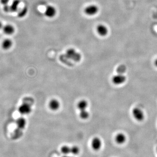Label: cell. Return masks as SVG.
Masks as SVG:
<instances>
[{
	"label": "cell",
	"mask_w": 157,
	"mask_h": 157,
	"mask_svg": "<svg viewBox=\"0 0 157 157\" xmlns=\"http://www.w3.org/2000/svg\"><path fill=\"white\" fill-rule=\"evenodd\" d=\"M60 151L64 155H69L71 154V147L68 145H63L60 148Z\"/></svg>",
	"instance_id": "15"
},
{
	"label": "cell",
	"mask_w": 157,
	"mask_h": 157,
	"mask_svg": "<svg viewBox=\"0 0 157 157\" xmlns=\"http://www.w3.org/2000/svg\"><path fill=\"white\" fill-rule=\"evenodd\" d=\"M19 111L22 115L30 114L31 111V105L29 103L24 102L19 107Z\"/></svg>",
	"instance_id": "5"
},
{
	"label": "cell",
	"mask_w": 157,
	"mask_h": 157,
	"mask_svg": "<svg viewBox=\"0 0 157 157\" xmlns=\"http://www.w3.org/2000/svg\"><path fill=\"white\" fill-rule=\"evenodd\" d=\"M97 33L101 36H105L108 33V29L105 25L100 24L97 25L96 28Z\"/></svg>",
	"instance_id": "8"
},
{
	"label": "cell",
	"mask_w": 157,
	"mask_h": 157,
	"mask_svg": "<svg viewBox=\"0 0 157 157\" xmlns=\"http://www.w3.org/2000/svg\"><path fill=\"white\" fill-rule=\"evenodd\" d=\"M60 106L59 102L57 99H52L49 102V108L53 111H56V110H58L60 107Z\"/></svg>",
	"instance_id": "10"
},
{
	"label": "cell",
	"mask_w": 157,
	"mask_h": 157,
	"mask_svg": "<svg viewBox=\"0 0 157 157\" xmlns=\"http://www.w3.org/2000/svg\"><path fill=\"white\" fill-rule=\"evenodd\" d=\"M57 14V10L54 7L48 5L46 7L45 11V15L48 18H52L54 17Z\"/></svg>",
	"instance_id": "7"
},
{
	"label": "cell",
	"mask_w": 157,
	"mask_h": 157,
	"mask_svg": "<svg viewBox=\"0 0 157 157\" xmlns=\"http://www.w3.org/2000/svg\"><path fill=\"white\" fill-rule=\"evenodd\" d=\"M89 113L88 111H86V110H80V116L81 118L82 119H86L89 117Z\"/></svg>",
	"instance_id": "18"
},
{
	"label": "cell",
	"mask_w": 157,
	"mask_h": 157,
	"mask_svg": "<svg viewBox=\"0 0 157 157\" xmlns=\"http://www.w3.org/2000/svg\"><path fill=\"white\" fill-rule=\"evenodd\" d=\"M102 144V141L101 139L99 137H96L92 139L91 145L94 151H99L101 148Z\"/></svg>",
	"instance_id": "4"
},
{
	"label": "cell",
	"mask_w": 157,
	"mask_h": 157,
	"mask_svg": "<svg viewBox=\"0 0 157 157\" xmlns=\"http://www.w3.org/2000/svg\"><path fill=\"white\" fill-rule=\"evenodd\" d=\"M63 157H74L73 156H69V155H64Z\"/></svg>",
	"instance_id": "23"
},
{
	"label": "cell",
	"mask_w": 157,
	"mask_h": 157,
	"mask_svg": "<svg viewBox=\"0 0 157 157\" xmlns=\"http://www.w3.org/2000/svg\"><path fill=\"white\" fill-rule=\"evenodd\" d=\"M99 11V8L96 5H90L85 8L84 12L86 15L89 16H92L97 14Z\"/></svg>",
	"instance_id": "6"
},
{
	"label": "cell",
	"mask_w": 157,
	"mask_h": 157,
	"mask_svg": "<svg viewBox=\"0 0 157 157\" xmlns=\"http://www.w3.org/2000/svg\"><path fill=\"white\" fill-rule=\"evenodd\" d=\"M67 57L69 58L72 59L76 62H78L81 59L80 55L77 53L73 49H70L67 51Z\"/></svg>",
	"instance_id": "3"
},
{
	"label": "cell",
	"mask_w": 157,
	"mask_h": 157,
	"mask_svg": "<svg viewBox=\"0 0 157 157\" xmlns=\"http://www.w3.org/2000/svg\"><path fill=\"white\" fill-rule=\"evenodd\" d=\"M80 152V148L78 146L74 145L71 147V154L73 155H77Z\"/></svg>",
	"instance_id": "17"
},
{
	"label": "cell",
	"mask_w": 157,
	"mask_h": 157,
	"mask_svg": "<svg viewBox=\"0 0 157 157\" xmlns=\"http://www.w3.org/2000/svg\"><path fill=\"white\" fill-rule=\"evenodd\" d=\"M4 11L6 12H9L11 11L10 6H9L7 5H5L4 7Z\"/></svg>",
	"instance_id": "20"
},
{
	"label": "cell",
	"mask_w": 157,
	"mask_h": 157,
	"mask_svg": "<svg viewBox=\"0 0 157 157\" xmlns=\"http://www.w3.org/2000/svg\"><path fill=\"white\" fill-rule=\"evenodd\" d=\"M112 82L116 85L123 84L126 81V77L123 73H118L112 77Z\"/></svg>",
	"instance_id": "2"
},
{
	"label": "cell",
	"mask_w": 157,
	"mask_h": 157,
	"mask_svg": "<svg viewBox=\"0 0 157 157\" xmlns=\"http://www.w3.org/2000/svg\"><path fill=\"white\" fill-rule=\"evenodd\" d=\"M20 3V1L19 0H14L11 5L10 6L11 11V12L17 11Z\"/></svg>",
	"instance_id": "16"
},
{
	"label": "cell",
	"mask_w": 157,
	"mask_h": 157,
	"mask_svg": "<svg viewBox=\"0 0 157 157\" xmlns=\"http://www.w3.org/2000/svg\"><path fill=\"white\" fill-rule=\"evenodd\" d=\"M88 104L87 101L86 100H82L78 102V103L77 107L80 110H86L88 107Z\"/></svg>",
	"instance_id": "12"
},
{
	"label": "cell",
	"mask_w": 157,
	"mask_h": 157,
	"mask_svg": "<svg viewBox=\"0 0 157 157\" xmlns=\"http://www.w3.org/2000/svg\"><path fill=\"white\" fill-rule=\"evenodd\" d=\"M2 27V23H1V22L0 21V29H1Z\"/></svg>",
	"instance_id": "24"
},
{
	"label": "cell",
	"mask_w": 157,
	"mask_h": 157,
	"mask_svg": "<svg viewBox=\"0 0 157 157\" xmlns=\"http://www.w3.org/2000/svg\"><path fill=\"white\" fill-rule=\"evenodd\" d=\"M132 114L135 119L138 121H142L144 118V112L138 107H135L132 110Z\"/></svg>",
	"instance_id": "1"
},
{
	"label": "cell",
	"mask_w": 157,
	"mask_h": 157,
	"mask_svg": "<svg viewBox=\"0 0 157 157\" xmlns=\"http://www.w3.org/2000/svg\"><path fill=\"white\" fill-rule=\"evenodd\" d=\"M27 13H28V9L26 7H25L20 11H19L18 13V16L19 18H23L26 15Z\"/></svg>",
	"instance_id": "19"
},
{
	"label": "cell",
	"mask_w": 157,
	"mask_h": 157,
	"mask_svg": "<svg viewBox=\"0 0 157 157\" xmlns=\"http://www.w3.org/2000/svg\"><path fill=\"white\" fill-rule=\"evenodd\" d=\"M154 65L156 66V67H157V59H156V60L154 61Z\"/></svg>",
	"instance_id": "22"
},
{
	"label": "cell",
	"mask_w": 157,
	"mask_h": 157,
	"mask_svg": "<svg viewBox=\"0 0 157 157\" xmlns=\"http://www.w3.org/2000/svg\"><path fill=\"white\" fill-rule=\"evenodd\" d=\"M12 45V42L9 39H6L3 41L2 44V47L5 50L9 49Z\"/></svg>",
	"instance_id": "14"
},
{
	"label": "cell",
	"mask_w": 157,
	"mask_h": 157,
	"mask_svg": "<svg viewBox=\"0 0 157 157\" xmlns=\"http://www.w3.org/2000/svg\"><path fill=\"white\" fill-rule=\"evenodd\" d=\"M127 140L126 136L124 133H120L116 135L115 140L116 144L119 145L124 144Z\"/></svg>",
	"instance_id": "9"
},
{
	"label": "cell",
	"mask_w": 157,
	"mask_h": 157,
	"mask_svg": "<svg viewBox=\"0 0 157 157\" xmlns=\"http://www.w3.org/2000/svg\"><path fill=\"white\" fill-rule=\"evenodd\" d=\"M16 123L18 128L20 130H22L25 128V126H26V120L24 117H19L17 120Z\"/></svg>",
	"instance_id": "11"
},
{
	"label": "cell",
	"mask_w": 157,
	"mask_h": 157,
	"mask_svg": "<svg viewBox=\"0 0 157 157\" xmlns=\"http://www.w3.org/2000/svg\"><path fill=\"white\" fill-rule=\"evenodd\" d=\"M3 31L4 33L7 35H11L14 33L15 32V28L11 25H6L3 28Z\"/></svg>",
	"instance_id": "13"
},
{
	"label": "cell",
	"mask_w": 157,
	"mask_h": 157,
	"mask_svg": "<svg viewBox=\"0 0 157 157\" xmlns=\"http://www.w3.org/2000/svg\"><path fill=\"white\" fill-rule=\"evenodd\" d=\"M9 1V0H1V2L4 5H7Z\"/></svg>",
	"instance_id": "21"
}]
</instances>
